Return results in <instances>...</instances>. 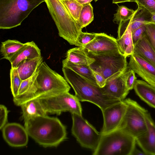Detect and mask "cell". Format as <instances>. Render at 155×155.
Instances as JSON below:
<instances>
[{
    "label": "cell",
    "instance_id": "6da1fadb",
    "mask_svg": "<svg viewBox=\"0 0 155 155\" xmlns=\"http://www.w3.org/2000/svg\"><path fill=\"white\" fill-rule=\"evenodd\" d=\"M61 75L42 62L33 75L28 90L20 95L13 97L14 104L20 106L29 100L42 96L68 92L71 87Z\"/></svg>",
    "mask_w": 155,
    "mask_h": 155
},
{
    "label": "cell",
    "instance_id": "7a4b0ae2",
    "mask_svg": "<svg viewBox=\"0 0 155 155\" xmlns=\"http://www.w3.org/2000/svg\"><path fill=\"white\" fill-rule=\"evenodd\" d=\"M24 122L29 136L44 147H57L67 138L66 127L57 117L41 116Z\"/></svg>",
    "mask_w": 155,
    "mask_h": 155
},
{
    "label": "cell",
    "instance_id": "3957f363",
    "mask_svg": "<svg viewBox=\"0 0 155 155\" xmlns=\"http://www.w3.org/2000/svg\"><path fill=\"white\" fill-rule=\"evenodd\" d=\"M62 70L64 78L80 101L91 103L102 110L121 101L105 94L102 88L91 84L71 69L63 67Z\"/></svg>",
    "mask_w": 155,
    "mask_h": 155
},
{
    "label": "cell",
    "instance_id": "277c9868",
    "mask_svg": "<svg viewBox=\"0 0 155 155\" xmlns=\"http://www.w3.org/2000/svg\"><path fill=\"white\" fill-rule=\"evenodd\" d=\"M59 36L71 45L78 47L77 39L82 28L71 16L61 0H45Z\"/></svg>",
    "mask_w": 155,
    "mask_h": 155
},
{
    "label": "cell",
    "instance_id": "5b68a950",
    "mask_svg": "<svg viewBox=\"0 0 155 155\" xmlns=\"http://www.w3.org/2000/svg\"><path fill=\"white\" fill-rule=\"evenodd\" d=\"M45 0H0V28L20 25L32 11Z\"/></svg>",
    "mask_w": 155,
    "mask_h": 155
},
{
    "label": "cell",
    "instance_id": "8992f818",
    "mask_svg": "<svg viewBox=\"0 0 155 155\" xmlns=\"http://www.w3.org/2000/svg\"><path fill=\"white\" fill-rule=\"evenodd\" d=\"M136 138L124 130L119 128L101 134L99 144L93 155H131L136 147Z\"/></svg>",
    "mask_w": 155,
    "mask_h": 155
},
{
    "label": "cell",
    "instance_id": "52a82bcc",
    "mask_svg": "<svg viewBox=\"0 0 155 155\" xmlns=\"http://www.w3.org/2000/svg\"><path fill=\"white\" fill-rule=\"evenodd\" d=\"M87 53L95 60L90 67L101 74L107 82L119 76L128 68L127 57L119 51L98 54Z\"/></svg>",
    "mask_w": 155,
    "mask_h": 155
},
{
    "label": "cell",
    "instance_id": "ba28073f",
    "mask_svg": "<svg viewBox=\"0 0 155 155\" xmlns=\"http://www.w3.org/2000/svg\"><path fill=\"white\" fill-rule=\"evenodd\" d=\"M47 113L60 115L68 111L71 114L82 115V108L80 101L69 92L47 95L38 98Z\"/></svg>",
    "mask_w": 155,
    "mask_h": 155
},
{
    "label": "cell",
    "instance_id": "9c48e42d",
    "mask_svg": "<svg viewBox=\"0 0 155 155\" xmlns=\"http://www.w3.org/2000/svg\"><path fill=\"white\" fill-rule=\"evenodd\" d=\"M71 114L72 134L81 146L94 151L99 143L101 133L98 132L82 115L74 114Z\"/></svg>",
    "mask_w": 155,
    "mask_h": 155
},
{
    "label": "cell",
    "instance_id": "30bf717a",
    "mask_svg": "<svg viewBox=\"0 0 155 155\" xmlns=\"http://www.w3.org/2000/svg\"><path fill=\"white\" fill-rule=\"evenodd\" d=\"M124 101L127 105V108L119 128L124 130L136 138L147 130V125L143 111V107L130 98Z\"/></svg>",
    "mask_w": 155,
    "mask_h": 155
},
{
    "label": "cell",
    "instance_id": "8fae6325",
    "mask_svg": "<svg viewBox=\"0 0 155 155\" xmlns=\"http://www.w3.org/2000/svg\"><path fill=\"white\" fill-rule=\"evenodd\" d=\"M127 108V105L124 100L101 110L104 119L101 134L108 133L120 128Z\"/></svg>",
    "mask_w": 155,
    "mask_h": 155
},
{
    "label": "cell",
    "instance_id": "7c38bea8",
    "mask_svg": "<svg viewBox=\"0 0 155 155\" xmlns=\"http://www.w3.org/2000/svg\"><path fill=\"white\" fill-rule=\"evenodd\" d=\"M87 53L98 54L119 51L116 39L104 33H96L95 38L87 45L80 47Z\"/></svg>",
    "mask_w": 155,
    "mask_h": 155
},
{
    "label": "cell",
    "instance_id": "4fadbf2b",
    "mask_svg": "<svg viewBox=\"0 0 155 155\" xmlns=\"http://www.w3.org/2000/svg\"><path fill=\"white\" fill-rule=\"evenodd\" d=\"M2 130L4 139L10 146L21 147L27 144L29 135L25 127L17 123H8Z\"/></svg>",
    "mask_w": 155,
    "mask_h": 155
},
{
    "label": "cell",
    "instance_id": "5bb4252c",
    "mask_svg": "<svg viewBox=\"0 0 155 155\" xmlns=\"http://www.w3.org/2000/svg\"><path fill=\"white\" fill-rule=\"evenodd\" d=\"M130 57L129 68L155 90V66L136 54Z\"/></svg>",
    "mask_w": 155,
    "mask_h": 155
},
{
    "label": "cell",
    "instance_id": "9a60e30c",
    "mask_svg": "<svg viewBox=\"0 0 155 155\" xmlns=\"http://www.w3.org/2000/svg\"><path fill=\"white\" fill-rule=\"evenodd\" d=\"M147 130L136 138V142L146 155H155V124L150 113L143 108Z\"/></svg>",
    "mask_w": 155,
    "mask_h": 155
},
{
    "label": "cell",
    "instance_id": "2e32d148",
    "mask_svg": "<svg viewBox=\"0 0 155 155\" xmlns=\"http://www.w3.org/2000/svg\"><path fill=\"white\" fill-rule=\"evenodd\" d=\"M134 16L128 20L120 22L118 24L117 42L120 52L126 57L130 56L134 53V45L131 29Z\"/></svg>",
    "mask_w": 155,
    "mask_h": 155
},
{
    "label": "cell",
    "instance_id": "e0dca14e",
    "mask_svg": "<svg viewBox=\"0 0 155 155\" xmlns=\"http://www.w3.org/2000/svg\"><path fill=\"white\" fill-rule=\"evenodd\" d=\"M130 70L128 67L123 74L116 78L107 81L105 86L102 88L103 92L120 101L124 100L130 91L126 85V80Z\"/></svg>",
    "mask_w": 155,
    "mask_h": 155
},
{
    "label": "cell",
    "instance_id": "ac0fdd59",
    "mask_svg": "<svg viewBox=\"0 0 155 155\" xmlns=\"http://www.w3.org/2000/svg\"><path fill=\"white\" fill-rule=\"evenodd\" d=\"M41 56L40 49L33 41L28 42L15 54L9 61L11 68H16L18 64L24 60L33 59Z\"/></svg>",
    "mask_w": 155,
    "mask_h": 155
},
{
    "label": "cell",
    "instance_id": "d6986e66",
    "mask_svg": "<svg viewBox=\"0 0 155 155\" xmlns=\"http://www.w3.org/2000/svg\"><path fill=\"white\" fill-rule=\"evenodd\" d=\"M134 53L136 54L155 66V51L145 33L134 44Z\"/></svg>",
    "mask_w": 155,
    "mask_h": 155
},
{
    "label": "cell",
    "instance_id": "ffe728a7",
    "mask_svg": "<svg viewBox=\"0 0 155 155\" xmlns=\"http://www.w3.org/2000/svg\"><path fill=\"white\" fill-rule=\"evenodd\" d=\"M20 106L24 122L36 117L46 115L47 114L38 98L28 101Z\"/></svg>",
    "mask_w": 155,
    "mask_h": 155
},
{
    "label": "cell",
    "instance_id": "44dd1931",
    "mask_svg": "<svg viewBox=\"0 0 155 155\" xmlns=\"http://www.w3.org/2000/svg\"><path fill=\"white\" fill-rule=\"evenodd\" d=\"M133 89L141 100L155 108V90L152 87L144 81L137 80Z\"/></svg>",
    "mask_w": 155,
    "mask_h": 155
},
{
    "label": "cell",
    "instance_id": "7402d4cb",
    "mask_svg": "<svg viewBox=\"0 0 155 155\" xmlns=\"http://www.w3.org/2000/svg\"><path fill=\"white\" fill-rule=\"evenodd\" d=\"M43 61L41 56L33 59H28L20 62L16 68L23 81L32 76Z\"/></svg>",
    "mask_w": 155,
    "mask_h": 155
},
{
    "label": "cell",
    "instance_id": "603a6c76",
    "mask_svg": "<svg viewBox=\"0 0 155 155\" xmlns=\"http://www.w3.org/2000/svg\"><path fill=\"white\" fill-rule=\"evenodd\" d=\"M65 59L73 63L88 66H90L95 61L81 47L69 50L67 52Z\"/></svg>",
    "mask_w": 155,
    "mask_h": 155
},
{
    "label": "cell",
    "instance_id": "cb8c5ba5",
    "mask_svg": "<svg viewBox=\"0 0 155 155\" xmlns=\"http://www.w3.org/2000/svg\"><path fill=\"white\" fill-rule=\"evenodd\" d=\"M62 63L63 67L71 69L91 84L98 86L92 69L90 66L75 64L68 61L65 59L63 60Z\"/></svg>",
    "mask_w": 155,
    "mask_h": 155
},
{
    "label": "cell",
    "instance_id": "d4e9b609",
    "mask_svg": "<svg viewBox=\"0 0 155 155\" xmlns=\"http://www.w3.org/2000/svg\"><path fill=\"white\" fill-rule=\"evenodd\" d=\"M25 44L14 40L8 39L2 42L0 49L2 59L9 60Z\"/></svg>",
    "mask_w": 155,
    "mask_h": 155
},
{
    "label": "cell",
    "instance_id": "484cf974",
    "mask_svg": "<svg viewBox=\"0 0 155 155\" xmlns=\"http://www.w3.org/2000/svg\"><path fill=\"white\" fill-rule=\"evenodd\" d=\"M151 13L147 10L138 6L132 21V32L140 27L151 23Z\"/></svg>",
    "mask_w": 155,
    "mask_h": 155
},
{
    "label": "cell",
    "instance_id": "4316f807",
    "mask_svg": "<svg viewBox=\"0 0 155 155\" xmlns=\"http://www.w3.org/2000/svg\"><path fill=\"white\" fill-rule=\"evenodd\" d=\"M94 19L93 8L91 3L83 5L81 12L78 22L81 28L89 25Z\"/></svg>",
    "mask_w": 155,
    "mask_h": 155
},
{
    "label": "cell",
    "instance_id": "83f0119b",
    "mask_svg": "<svg viewBox=\"0 0 155 155\" xmlns=\"http://www.w3.org/2000/svg\"><path fill=\"white\" fill-rule=\"evenodd\" d=\"M137 9L134 10L124 5H118L116 12L114 14L113 22L118 24L120 22L128 20L135 15Z\"/></svg>",
    "mask_w": 155,
    "mask_h": 155
},
{
    "label": "cell",
    "instance_id": "f1b7e54d",
    "mask_svg": "<svg viewBox=\"0 0 155 155\" xmlns=\"http://www.w3.org/2000/svg\"><path fill=\"white\" fill-rule=\"evenodd\" d=\"M61 0L72 18L78 24L81 12L83 5L76 0Z\"/></svg>",
    "mask_w": 155,
    "mask_h": 155
},
{
    "label": "cell",
    "instance_id": "f546056e",
    "mask_svg": "<svg viewBox=\"0 0 155 155\" xmlns=\"http://www.w3.org/2000/svg\"><path fill=\"white\" fill-rule=\"evenodd\" d=\"M11 89L13 97L18 96V91L22 81L16 68H12L10 71Z\"/></svg>",
    "mask_w": 155,
    "mask_h": 155
},
{
    "label": "cell",
    "instance_id": "4dcf8cb0",
    "mask_svg": "<svg viewBox=\"0 0 155 155\" xmlns=\"http://www.w3.org/2000/svg\"><path fill=\"white\" fill-rule=\"evenodd\" d=\"M96 33L84 32L81 31L78 36L77 41L80 47L90 43L95 37Z\"/></svg>",
    "mask_w": 155,
    "mask_h": 155
},
{
    "label": "cell",
    "instance_id": "1f68e13d",
    "mask_svg": "<svg viewBox=\"0 0 155 155\" xmlns=\"http://www.w3.org/2000/svg\"><path fill=\"white\" fill-rule=\"evenodd\" d=\"M145 26L146 35L155 51V25L150 23Z\"/></svg>",
    "mask_w": 155,
    "mask_h": 155
},
{
    "label": "cell",
    "instance_id": "d6a6232c",
    "mask_svg": "<svg viewBox=\"0 0 155 155\" xmlns=\"http://www.w3.org/2000/svg\"><path fill=\"white\" fill-rule=\"evenodd\" d=\"M137 6L143 8L151 13H155V0H135Z\"/></svg>",
    "mask_w": 155,
    "mask_h": 155
},
{
    "label": "cell",
    "instance_id": "836d02e7",
    "mask_svg": "<svg viewBox=\"0 0 155 155\" xmlns=\"http://www.w3.org/2000/svg\"><path fill=\"white\" fill-rule=\"evenodd\" d=\"M8 111L4 105H0V129L2 130L7 124Z\"/></svg>",
    "mask_w": 155,
    "mask_h": 155
},
{
    "label": "cell",
    "instance_id": "e575fe53",
    "mask_svg": "<svg viewBox=\"0 0 155 155\" xmlns=\"http://www.w3.org/2000/svg\"><path fill=\"white\" fill-rule=\"evenodd\" d=\"M145 25L138 28L132 32V37L134 45L142 37L145 33Z\"/></svg>",
    "mask_w": 155,
    "mask_h": 155
},
{
    "label": "cell",
    "instance_id": "d590c367",
    "mask_svg": "<svg viewBox=\"0 0 155 155\" xmlns=\"http://www.w3.org/2000/svg\"><path fill=\"white\" fill-rule=\"evenodd\" d=\"M137 80V78L135 75V73L133 70L130 68L126 80L127 86L129 91L134 88L135 83Z\"/></svg>",
    "mask_w": 155,
    "mask_h": 155
},
{
    "label": "cell",
    "instance_id": "8d00e7d4",
    "mask_svg": "<svg viewBox=\"0 0 155 155\" xmlns=\"http://www.w3.org/2000/svg\"><path fill=\"white\" fill-rule=\"evenodd\" d=\"M33 75L27 79L22 81L19 89L17 96L23 94L28 90L31 84Z\"/></svg>",
    "mask_w": 155,
    "mask_h": 155
},
{
    "label": "cell",
    "instance_id": "74e56055",
    "mask_svg": "<svg viewBox=\"0 0 155 155\" xmlns=\"http://www.w3.org/2000/svg\"><path fill=\"white\" fill-rule=\"evenodd\" d=\"M92 70L97 85L101 88L104 87L106 84V80L100 73Z\"/></svg>",
    "mask_w": 155,
    "mask_h": 155
},
{
    "label": "cell",
    "instance_id": "f35d334b",
    "mask_svg": "<svg viewBox=\"0 0 155 155\" xmlns=\"http://www.w3.org/2000/svg\"><path fill=\"white\" fill-rule=\"evenodd\" d=\"M146 155L143 151L142 152L137 149L136 147L134 149L131 154V155Z\"/></svg>",
    "mask_w": 155,
    "mask_h": 155
},
{
    "label": "cell",
    "instance_id": "ab89813d",
    "mask_svg": "<svg viewBox=\"0 0 155 155\" xmlns=\"http://www.w3.org/2000/svg\"><path fill=\"white\" fill-rule=\"evenodd\" d=\"M127 2H135V0H112V2L113 4H116Z\"/></svg>",
    "mask_w": 155,
    "mask_h": 155
},
{
    "label": "cell",
    "instance_id": "60d3db41",
    "mask_svg": "<svg viewBox=\"0 0 155 155\" xmlns=\"http://www.w3.org/2000/svg\"><path fill=\"white\" fill-rule=\"evenodd\" d=\"M79 3L82 5L90 3L93 0H76Z\"/></svg>",
    "mask_w": 155,
    "mask_h": 155
},
{
    "label": "cell",
    "instance_id": "b9f144b4",
    "mask_svg": "<svg viewBox=\"0 0 155 155\" xmlns=\"http://www.w3.org/2000/svg\"><path fill=\"white\" fill-rule=\"evenodd\" d=\"M151 23L155 25V13H151Z\"/></svg>",
    "mask_w": 155,
    "mask_h": 155
},
{
    "label": "cell",
    "instance_id": "7bdbcfd3",
    "mask_svg": "<svg viewBox=\"0 0 155 155\" xmlns=\"http://www.w3.org/2000/svg\"><path fill=\"white\" fill-rule=\"evenodd\" d=\"M98 0H94L95 2H97V1H98Z\"/></svg>",
    "mask_w": 155,
    "mask_h": 155
}]
</instances>
